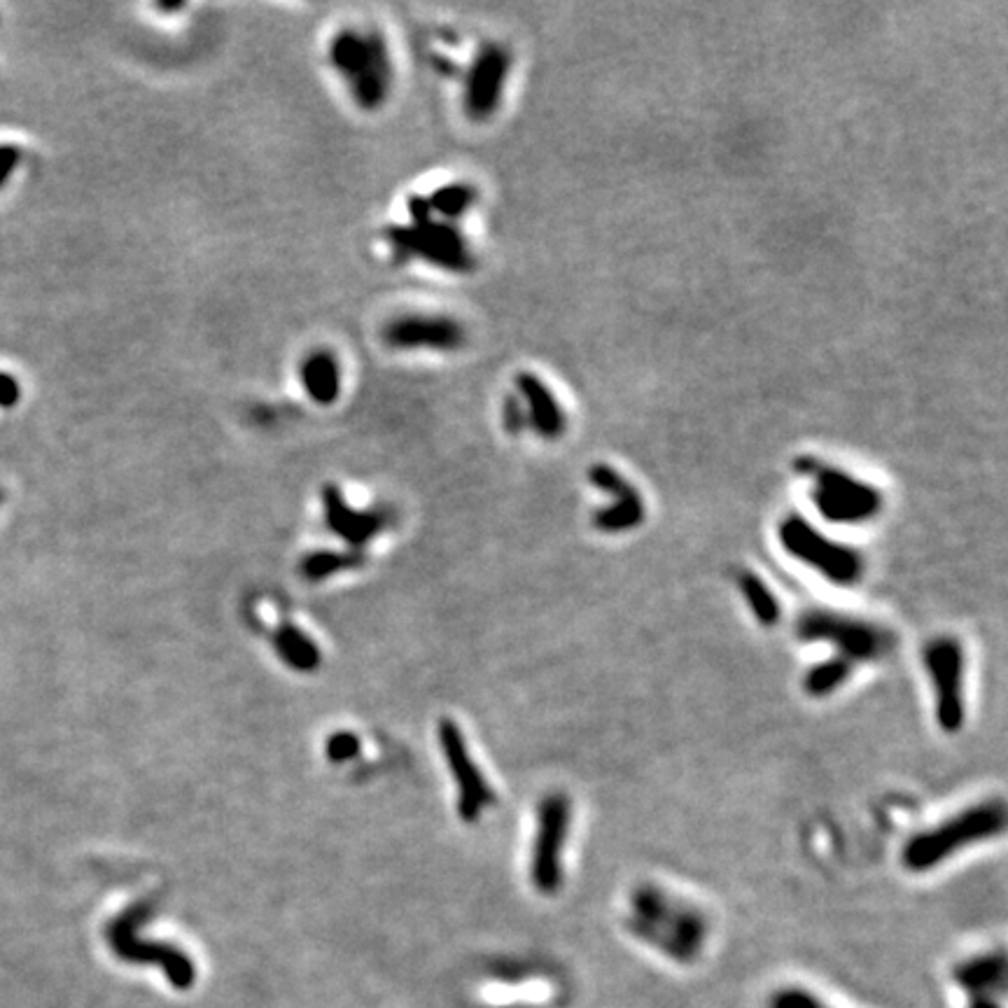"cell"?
Masks as SVG:
<instances>
[{
    "instance_id": "obj_1",
    "label": "cell",
    "mask_w": 1008,
    "mask_h": 1008,
    "mask_svg": "<svg viewBox=\"0 0 1008 1008\" xmlns=\"http://www.w3.org/2000/svg\"><path fill=\"white\" fill-rule=\"evenodd\" d=\"M628 929L675 962L689 964L707 941V917L691 901L642 882L628 896Z\"/></svg>"
},
{
    "instance_id": "obj_2",
    "label": "cell",
    "mask_w": 1008,
    "mask_h": 1008,
    "mask_svg": "<svg viewBox=\"0 0 1008 1008\" xmlns=\"http://www.w3.org/2000/svg\"><path fill=\"white\" fill-rule=\"evenodd\" d=\"M1006 831L1004 798H987L976 805H966L955 815L945 817L906 840L901 847V866L913 875H924L941 868L955 854L973 845L999 838Z\"/></svg>"
},
{
    "instance_id": "obj_3",
    "label": "cell",
    "mask_w": 1008,
    "mask_h": 1008,
    "mask_svg": "<svg viewBox=\"0 0 1008 1008\" xmlns=\"http://www.w3.org/2000/svg\"><path fill=\"white\" fill-rule=\"evenodd\" d=\"M327 59L348 87L357 108L378 110L390 98L395 84V63L381 31L355 26L341 28L329 40Z\"/></svg>"
},
{
    "instance_id": "obj_4",
    "label": "cell",
    "mask_w": 1008,
    "mask_h": 1008,
    "mask_svg": "<svg viewBox=\"0 0 1008 1008\" xmlns=\"http://www.w3.org/2000/svg\"><path fill=\"white\" fill-rule=\"evenodd\" d=\"M406 208L411 222L390 224L385 229V243L397 264L420 259L434 269L451 273H469L474 269L476 257L458 224L434 217L427 199L420 194L409 196Z\"/></svg>"
},
{
    "instance_id": "obj_5",
    "label": "cell",
    "mask_w": 1008,
    "mask_h": 1008,
    "mask_svg": "<svg viewBox=\"0 0 1008 1008\" xmlns=\"http://www.w3.org/2000/svg\"><path fill=\"white\" fill-rule=\"evenodd\" d=\"M794 633L803 644H829L833 656L852 663L854 668L885 661L899 647V635L885 623L829 607H810L798 614Z\"/></svg>"
},
{
    "instance_id": "obj_6",
    "label": "cell",
    "mask_w": 1008,
    "mask_h": 1008,
    "mask_svg": "<svg viewBox=\"0 0 1008 1008\" xmlns=\"http://www.w3.org/2000/svg\"><path fill=\"white\" fill-rule=\"evenodd\" d=\"M794 469L810 479V500L826 523L866 525L878 518L885 507L882 490L847 469L810 458V455L798 458Z\"/></svg>"
},
{
    "instance_id": "obj_7",
    "label": "cell",
    "mask_w": 1008,
    "mask_h": 1008,
    "mask_svg": "<svg viewBox=\"0 0 1008 1008\" xmlns=\"http://www.w3.org/2000/svg\"><path fill=\"white\" fill-rule=\"evenodd\" d=\"M777 542L791 560L833 586L850 588L864 579L866 563L861 551L836 542L801 514H787L777 523Z\"/></svg>"
},
{
    "instance_id": "obj_8",
    "label": "cell",
    "mask_w": 1008,
    "mask_h": 1008,
    "mask_svg": "<svg viewBox=\"0 0 1008 1008\" xmlns=\"http://www.w3.org/2000/svg\"><path fill=\"white\" fill-rule=\"evenodd\" d=\"M150 913V901L133 903L115 920L105 924V943H108L112 955L122 962L159 966L175 990H189L196 983V966L192 957L185 955V950H180L173 943L138 938V927L150 917Z\"/></svg>"
},
{
    "instance_id": "obj_9",
    "label": "cell",
    "mask_w": 1008,
    "mask_h": 1008,
    "mask_svg": "<svg viewBox=\"0 0 1008 1008\" xmlns=\"http://www.w3.org/2000/svg\"><path fill=\"white\" fill-rule=\"evenodd\" d=\"M922 665L934 696V717L945 735L966 724V649L955 635H938L924 644Z\"/></svg>"
},
{
    "instance_id": "obj_10",
    "label": "cell",
    "mask_w": 1008,
    "mask_h": 1008,
    "mask_svg": "<svg viewBox=\"0 0 1008 1008\" xmlns=\"http://www.w3.org/2000/svg\"><path fill=\"white\" fill-rule=\"evenodd\" d=\"M572 826V801L551 791L537 805L535 840L530 852V880L539 894L553 896L565 882V847Z\"/></svg>"
},
{
    "instance_id": "obj_11",
    "label": "cell",
    "mask_w": 1008,
    "mask_h": 1008,
    "mask_svg": "<svg viewBox=\"0 0 1008 1008\" xmlns=\"http://www.w3.org/2000/svg\"><path fill=\"white\" fill-rule=\"evenodd\" d=\"M511 73V52L500 42H483L465 73L462 110L472 122H488L500 108Z\"/></svg>"
},
{
    "instance_id": "obj_12",
    "label": "cell",
    "mask_w": 1008,
    "mask_h": 1008,
    "mask_svg": "<svg viewBox=\"0 0 1008 1008\" xmlns=\"http://www.w3.org/2000/svg\"><path fill=\"white\" fill-rule=\"evenodd\" d=\"M439 745L446 756L448 768H451L453 780L458 784V815L462 817V822L474 824L495 803V791L476 766L467 742L453 719L444 717L439 721Z\"/></svg>"
},
{
    "instance_id": "obj_13",
    "label": "cell",
    "mask_w": 1008,
    "mask_h": 1008,
    "mask_svg": "<svg viewBox=\"0 0 1008 1008\" xmlns=\"http://www.w3.org/2000/svg\"><path fill=\"white\" fill-rule=\"evenodd\" d=\"M588 481L595 490L609 497L605 507L595 509L591 516V525L600 535H626L640 528L647 516V507L635 483H630L619 469L607 462H598L588 469Z\"/></svg>"
},
{
    "instance_id": "obj_14",
    "label": "cell",
    "mask_w": 1008,
    "mask_h": 1008,
    "mask_svg": "<svg viewBox=\"0 0 1008 1008\" xmlns=\"http://www.w3.org/2000/svg\"><path fill=\"white\" fill-rule=\"evenodd\" d=\"M381 339L397 353H453L465 346V327L444 313H404L383 327Z\"/></svg>"
},
{
    "instance_id": "obj_15",
    "label": "cell",
    "mask_w": 1008,
    "mask_h": 1008,
    "mask_svg": "<svg viewBox=\"0 0 1008 1008\" xmlns=\"http://www.w3.org/2000/svg\"><path fill=\"white\" fill-rule=\"evenodd\" d=\"M514 392L521 399L525 418H528V430L546 441H556L565 434L567 416L563 404L558 402L556 392L549 388V383L542 381L532 371H521L514 381Z\"/></svg>"
},
{
    "instance_id": "obj_16",
    "label": "cell",
    "mask_w": 1008,
    "mask_h": 1008,
    "mask_svg": "<svg viewBox=\"0 0 1008 1008\" xmlns=\"http://www.w3.org/2000/svg\"><path fill=\"white\" fill-rule=\"evenodd\" d=\"M322 504H325L327 528L355 549H362L390 521L388 511H360L350 507L336 483H327L322 488Z\"/></svg>"
},
{
    "instance_id": "obj_17",
    "label": "cell",
    "mask_w": 1008,
    "mask_h": 1008,
    "mask_svg": "<svg viewBox=\"0 0 1008 1008\" xmlns=\"http://www.w3.org/2000/svg\"><path fill=\"white\" fill-rule=\"evenodd\" d=\"M299 381L308 399L320 406H332L341 395V362L329 348H315L299 364Z\"/></svg>"
},
{
    "instance_id": "obj_18",
    "label": "cell",
    "mask_w": 1008,
    "mask_h": 1008,
    "mask_svg": "<svg viewBox=\"0 0 1008 1008\" xmlns=\"http://www.w3.org/2000/svg\"><path fill=\"white\" fill-rule=\"evenodd\" d=\"M738 591L759 626L775 628L777 623H780L782 619L780 600H777V593L770 588L768 581L763 579L759 572L740 570Z\"/></svg>"
},
{
    "instance_id": "obj_19",
    "label": "cell",
    "mask_w": 1008,
    "mask_h": 1008,
    "mask_svg": "<svg viewBox=\"0 0 1008 1008\" xmlns=\"http://www.w3.org/2000/svg\"><path fill=\"white\" fill-rule=\"evenodd\" d=\"M952 976L966 992L987 994L1006 976L1004 952H985V955L966 959V962L955 966Z\"/></svg>"
},
{
    "instance_id": "obj_20",
    "label": "cell",
    "mask_w": 1008,
    "mask_h": 1008,
    "mask_svg": "<svg viewBox=\"0 0 1008 1008\" xmlns=\"http://www.w3.org/2000/svg\"><path fill=\"white\" fill-rule=\"evenodd\" d=\"M273 647H276L278 656L290 665V668L299 672H313L315 668H320V649L315 647L311 637H306L304 630H299L292 623H280L273 633Z\"/></svg>"
},
{
    "instance_id": "obj_21",
    "label": "cell",
    "mask_w": 1008,
    "mask_h": 1008,
    "mask_svg": "<svg viewBox=\"0 0 1008 1008\" xmlns=\"http://www.w3.org/2000/svg\"><path fill=\"white\" fill-rule=\"evenodd\" d=\"M852 675H854L852 663H847L838 656H829L824 658V661L812 663L810 668L803 672L801 686L805 696L822 700L843 689V686L852 679Z\"/></svg>"
},
{
    "instance_id": "obj_22",
    "label": "cell",
    "mask_w": 1008,
    "mask_h": 1008,
    "mask_svg": "<svg viewBox=\"0 0 1008 1008\" xmlns=\"http://www.w3.org/2000/svg\"><path fill=\"white\" fill-rule=\"evenodd\" d=\"M430 213L444 222H455L462 215H467L474 208L479 192L469 182H448L434 189L430 196H425Z\"/></svg>"
},
{
    "instance_id": "obj_23",
    "label": "cell",
    "mask_w": 1008,
    "mask_h": 1008,
    "mask_svg": "<svg viewBox=\"0 0 1008 1008\" xmlns=\"http://www.w3.org/2000/svg\"><path fill=\"white\" fill-rule=\"evenodd\" d=\"M362 563L364 556L360 551H313L301 560L299 572L301 577L308 581H322L327 579L329 574L353 570V567Z\"/></svg>"
},
{
    "instance_id": "obj_24",
    "label": "cell",
    "mask_w": 1008,
    "mask_h": 1008,
    "mask_svg": "<svg viewBox=\"0 0 1008 1008\" xmlns=\"http://www.w3.org/2000/svg\"><path fill=\"white\" fill-rule=\"evenodd\" d=\"M770 1008H829L803 987H782L770 997Z\"/></svg>"
},
{
    "instance_id": "obj_25",
    "label": "cell",
    "mask_w": 1008,
    "mask_h": 1008,
    "mask_svg": "<svg viewBox=\"0 0 1008 1008\" xmlns=\"http://www.w3.org/2000/svg\"><path fill=\"white\" fill-rule=\"evenodd\" d=\"M327 759L334 763H346L360 754V738L350 731L332 733L327 738Z\"/></svg>"
},
{
    "instance_id": "obj_26",
    "label": "cell",
    "mask_w": 1008,
    "mask_h": 1008,
    "mask_svg": "<svg viewBox=\"0 0 1008 1008\" xmlns=\"http://www.w3.org/2000/svg\"><path fill=\"white\" fill-rule=\"evenodd\" d=\"M502 425L509 434H521L528 430V418H525L523 404L516 397V392H509L502 399Z\"/></svg>"
},
{
    "instance_id": "obj_27",
    "label": "cell",
    "mask_w": 1008,
    "mask_h": 1008,
    "mask_svg": "<svg viewBox=\"0 0 1008 1008\" xmlns=\"http://www.w3.org/2000/svg\"><path fill=\"white\" fill-rule=\"evenodd\" d=\"M21 157H24V154H21V147L12 143L0 145V189H3L7 185V180L12 178L14 168L21 164Z\"/></svg>"
},
{
    "instance_id": "obj_28",
    "label": "cell",
    "mask_w": 1008,
    "mask_h": 1008,
    "mask_svg": "<svg viewBox=\"0 0 1008 1008\" xmlns=\"http://www.w3.org/2000/svg\"><path fill=\"white\" fill-rule=\"evenodd\" d=\"M21 399V383L7 371H0V409H12Z\"/></svg>"
},
{
    "instance_id": "obj_29",
    "label": "cell",
    "mask_w": 1008,
    "mask_h": 1008,
    "mask_svg": "<svg viewBox=\"0 0 1008 1008\" xmlns=\"http://www.w3.org/2000/svg\"><path fill=\"white\" fill-rule=\"evenodd\" d=\"M969 1008H999V1006H997V1001H992L990 997H987V994H976Z\"/></svg>"
},
{
    "instance_id": "obj_30",
    "label": "cell",
    "mask_w": 1008,
    "mask_h": 1008,
    "mask_svg": "<svg viewBox=\"0 0 1008 1008\" xmlns=\"http://www.w3.org/2000/svg\"><path fill=\"white\" fill-rule=\"evenodd\" d=\"M434 68H437L439 73H444L446 77H448V75H451V77L455 75V63H453V61H448V59H444V56H441V59L434 61Z\"/></svg>"
},
{
    "instance_id": "obj_31",
    "label": "cell",
    "mask_w": 1008,
    "mask_h": 1008,
    "mask_svg": "<svg viewBox=\"0 0 1008 1008\" xmlns=\"http://www.w3.org/2000/svg\"><path fill=\"white\" fill-rule=\"evenodd\" d=\"M0 502H3V490H0Z\"/></svg>"
}]
</instances>
